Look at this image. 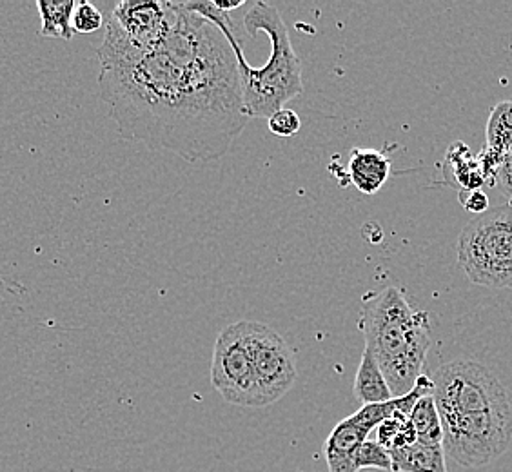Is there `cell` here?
Wrapping results in <instances>:
<instances>
[{
    "instance_id": "cell-1",
    "label": "cell",
    "mask_w": 512,
    "mask_h": 472,
    "mask_svg": "<svg viewBox=\"0 0 512 472\" xmlns=\"http://www.w3.org/2000/svg\"><path fill=\"white\" fill-rule=\"evenodd\" d=\"M97 55L100 97L126 140L209 162L224 157L246 129L235 51L213 22L182 2L155 50L140 53L106 33Z\"/></svg>"
},
{
    "instance_id": "cell-2",
    "label": "cell",
    "mask_w": 512,
    "mask_h": 472,
    "mask_svg": "<svg viewBox=\"0 0 512 472\" xmlns=\"http://www.w3.org/2000/svg\"><path fill=\"white\" fill-rule=\"evenodd\" d=\"M189 11L213 22L226 35L235 51L240 69V84L244 95L247 118H269L276 111L286 108V102L296 99L304 91L302 66L293 50L286 22L275 6L258 0L244 19V26L251 37L266 33L271 40V55L262 68H253L244 55V46L235 20L229 13L218 11L211 2H182Z\"/></svg>"
},
{
    "instance_id": "cell-3",
    "label": "cell",
    "mask_w": 512,
    "mask_h": 472,
    "mask_svg": "<svg viewBox=\"0 0 512 472\" xmlns=\"http://www.w3.org/2000/svg\"><path fill=\"white\" fill-rule=\"evenodd\" d=\"M358 325L393 398L411 393L431 347L429 313L416 311L400 289L387 287L365 296Z\"/></svg>"
},
{
    "instance_id": "cell-4",
    "label": "cell",
    "mask_w": 512,
    "mask_h": 472,
    "mask_svg": "<svg viewBox=\"0 0 512 472\" xmlns=\"http://www.w3.org/2000/svg\"><path fill=\"white\" fill-rule=\"evenodd\" d=\"M458 262L476 286L512 287V204L493 207L463 227Z\"/></svg>"
},
{
    "instance_id": "cell-5",
    "label": "cell",
    "mask_w": 512,
    "mask_h": 472,
    "mask_svg": "<svg viewBox=\"0 0 512 472\" xmlns=\"http://www.w3.org/2000/svg\"><path fill=\"white\" fill-rule=\"evenodd\" d=\"M431 380L434 404L440 416L511 409L507 389L480 362L454 360L442 365Z\"/></svg>"
},
{
    "instance_id": "cell-6",
    "label": "cell",
    "mask_w": 512,
    "mask_h": 472,
    "mask_svg": "<svg viewBox=\"0 0 512 472\" xmlns=\"http://www.w3.org/2000/svg\"><path fill=\"white\" fill-rule=\"evenodd\" d=\"M444 453L463 467H483L502 456L512 440V411L440 416Z\"/></svg>"
},
{
    "instance_id": "cell-7",
    "label": "cell",
    "mask_w": 512,
    "mask_h": 472,
    "mask_svg": "<svg viewBox=\"0 0 512 472\" xmlns=\"http://www.w3.org/2000/svg\"><path fill=\"white\" fill-rule=\"evenodd\" d=\"M433 389V380L422 374L411 393L393 398L384 404L364 405L356 413L344 418L331 431L324 443L325 460L331 472H356L353 456L358 447L369 440V434L393 414L402 413L409 416L414 404L427 394H433Z\"/></svg>"
},
{
    "instance_id": "cell-8",
    "label": "cell",
    "mask_w": 512,
    "mask_h": 472,
    "mask_svg": "<svg viewBox=\"0 0 512 472\" xmlns=\"http://www.w3.org/2000/svg\"><path fill=\"white\" fill-rule=\"evenodd\" d=\"M211 384L227 404L266 407L247 347L246 320L227 325L218 335L211 364Z\"/></svg>"
},
{
    "instance_id": "cell-9",
    "label": "cell",
    "mask_w": 512,
    "mask_h": 472,
    "mask_svg": "<svg viewBox=\"0 0 512 472\" xmlns=\"http://www.w3.org/2000/svg\"><path fill=\"white\" fill-rule=\"evenodd\" d=\"M246 338L256 384L267 405L286 396L298 378L295 356L286 340L275 329L258 322H247Z\"/></svg>"
},
{
    "instance_id": "cell-10",
    "label": "cell",
    "mask_w": 512,
    "mask_h": 472,
    "mask_svg": "<svg viewBox=\"0 0 512 472\" xmlns=\"http://www.w3.org/2000/svg\"><path fill=\"white\" fill-rule=\"evenodd\" d=\"M178 17V2H119L106 22V31L135 51H151L166 39Z\"/></svg>"
},
{
    "instance_id": "cell-11",
    "label": "cell",
    "mask_w": 512,
    "mask_h": 472,
    "mask_svg": "<svg viewBox=\"0 0 512 472\" xmlns=\"http://www.w3.org/2000/svg\"><path fill=\"white\" fill-rule=\"evenodd\" d=\"M487 144L478 155V164L487 184H494V178L505 155L512 149V102H498L491 111V117L485 128Z\"/></svg>"
},
{
    "instance_id": "cell-12",
    "label": "cell",
    "mask_w": 512,
    "mask_h": 472,
    "mask_svg": "<svg viewBox=\"0 0 512 472\" xmlns=\"http://www.w3.org/2000/svg\"><path fill=\"white\" fill-rule=\"evenodd\" d=\"M347 173L349 184L365 195H375L391 175V160L376 149H351Z\"/></svg>"
},
{
    "instance_id": "cell-13",
    "label": "cell",
    "mask_w": 512,
    "mask_h": 472,
    "mask_svg": "<svg viewBox=\"0 0 512 472\" xmlns=\"http://www.w3.org/2000/svg\"><path fill=\"white\" fill-rule=\"evenodd\" d=\"M445 180L458 191H478L485 184L478 158L463 142H454L447 149L444 164Z\"/></svg>"
},
{
    "instance_id": "cell-14",
    "label": "cell",
    "mask_w": 512,
    "mask_h": 472,
    "mask_svg": "<svg viewBox=\"0 0 512 472\" xmlns=\"http://www.w3.org/2000/svg\"><path fill=\"white\" fill-rule=\"evenodd\" d=\"M356 400L362 404H384L393 400L389 385L385 382L384 373L369 349H364L362 360L356 371L355 387H353Z\"/></svg>"
},
{
    "instance_id": "cell-15",
    "label": "cell",
    "mask_w": 512,
    "mask_h": 472,
    "mask_svg": "<svg viewBox=\"0 0 512 472\" xmlns=\"http://www.w3.org/2000/svg\"><path fill=\"white\" fill-rule=\"evenodd\" d=\"M391 462L393 472H447L442 445L416 442L391 453Z\"/></svg>"
},
{
    "instance_id": "cell-16",
    "label": "cell",
    "mask_w": 512,
    "mask_h": 472,
    "mask_svg": "<svg viewBox=\"0 0 512 472\" xmlns=\"http://www.w3.org/2000/svg\"><path fill=\"white\" fill-rule=\"evenodd\" d=\"M77 2L73 0H64V2H46L39 0L37 8H39L40 35L42 37H51V39L71 40L75 37L73 31V11H75Z\"/></svg>"
},
{
    "instance_id": "cell-17",
    "label": "cell",
    "mask_w": 512,
    "mask_h": 472,
    "mask_svg": "<svg viewBox=\"0 0 512 472\" xmlns=\"http://www.w3.org/2000/svg\"><path fill=\"white\" fill-rule=\"evenodd\" d=\"M409 422L413 423L416 440L424 445H442L444 427L438 407L434 404L433 394H427L414 404L409 414Z\"/></svg>"
},
{
    "instance_id": "cell-18",
    "label": "cell",
    "mask_w": 512,
    "mask_h": 472,
    "mask_svg": "<svg viewBox=\"0 0 512 472\" xmlns=\"http://www.w3.org/2000/svg\"><path fill=\"white\" fill-rule=\"evenodd\" d=\"M375 431L376 442L380 443L389 454L418 442L413 423L409 422L407 414H393L391 418L380 423Z\"/></svg>"
},
{
    "instance_id": "cell-19",
    "label": "cell",
    "mask_w": 512,
    "mask_h": 472,
    "mask_svg": "<svg viewBox=\"0 0 512 472\" xmlns=\"http://www.w3.org/2000/svg\"><path fill=\"white\" fill-rule=\"evenodd\" d=\"M356 472L360 469H380V471H391L393 462L391 454L385 451L384 447L376 440H367L358 447L353 456Z\"/></svg>"
},
{
    "instance_id": "cell-20",
    "label": "cell",
    "mask_w": 512,
    "mask_h": 472,
    "mask_svg": "<svg viewBox=\"0 0 512 472\" xmlns=\"http://www.w3.org/2000/svg\"><path fill=\"white\" fill-rule=\"evenodd\" d=\"M73 31L75 33H82V35H88V33H95L104 26V17L100 10H97L93 4L89 2H79L75 6L73 11Z\"/></svg>"
},
{
    "instance_id": "cell-21",
    "label": "cell",
    "mask_w": 512,
    "mask_h": 472,
    "mask_svg": "<svg viewBox=\"0 0 512 472\" xmlns=\"http://www.w3.org/2000/svg\"><path fill=\"white\" fill-rule=\"evenodd\" d=\"M267 120H269V131L276 137H295L302 128V120L293 109H280Z\"/></svg>"
},
{
    "instance_id": "cell-22",
    "label": "cell",
    "mask_w": 512,
    "mask_h": 472,
    "mask_svg": "<svg viewBox=\"0 0 512 472\" xmlns=\"http://www.w3.org/2000/svg\"><path fill=\"white\" fill-rule=\"evenodd\" d=\"M460 204L469 213H474L476 217L487 213L491 209L489 197H487V193H483L482 189H478V191H460Z\"/></svg>"
},
{
    "instance_id": "cell-23",
    "label": "cell",
    "mask_w": 512,
    "mask_h": 472,
    "mask_svg": "<svg viewBox=\"0 0 512 472\" xmlns=\"http://www.w3.org/2000/svg\"><path fill=\"white\" fill-rule=\"evenodd\" d=\"M494 186L502 191L503 197L507 198L512 204V149L503 158L496 178H494Z\"/></svg>"
},
{
    "instance_id": "cell-24",
    "label": "cell",
    "mask_w": 512,
    "mask_h": 472,
    "mask_svg": "<svg viewBox=\"0 0 512 472\" xmlns=\"http://www.w3.org/2000/svg\"><path fill=\"white\" fill-rule=\"evenodd\" d=\"M211 4L217 8L218 11H222V13H229V11L238 10L242 4H244V0H235V2H224V0H211Z\"/></svg>"
},
{
    "instance_id": "cell-25",
    "label": "cell",
    "mask_w": 512,
    "mask_h": 472,
    "mask_svg": "<svg viewBox=\"0 0 512 472\" xmlns=\"http://www.w3.org/2000/svg\"><path fill=\"white\" fill-rule=\"evenodd\" d=\"M298 472H302V471H298Z\"/></svg>"
}]
</instances>
